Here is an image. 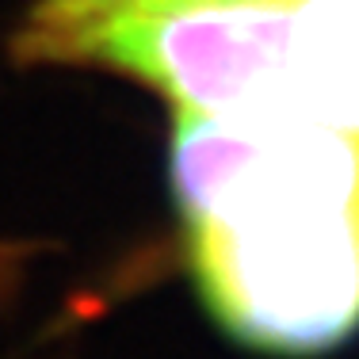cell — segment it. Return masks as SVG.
Returning <instances> with one entry per match:
<instances>
[{"label": "cell", "mask_w": 359, "mask_h": 359, "mask_svg": "<svg viewBox=\"0 0 359 359\" xmlns=\"http://www.w3.org/2000/svg\"><path fill=\"white\" fill-rule=\"evenodd\" d=\"M283 118L359 142V0H298L283 57Z\"/></svg>", "instance_id": "cell-3"}, {"label": "cell", "mask_w": 359, "mask_h": 359, "mask_svg": "<svg viewBox=\"0 0 359 359\" xmlns=\"http://www.w3.org/2000/svg\"><path fill=\"white\" fill-rule=\"evenodd\" d=\"M172 191L199 294L233 340L318 355L359 329V142L176 111Z\"/></svg>", "instance_id": "cell-1"}, {"label": "cell", "mask_w": 359, "mask_h": 359, "mask_svg": "<svg viewBox=\"0 0 359 359\" xmlns=\"http://www.w3.org/2000/svg\"><path fill=\"white\" fill-rule=\"evenodd\" d=\"M298 0H39L15 31L23 65H104L176 111L241 126L283 118V57Z\"/></svg>", "instance_id": "cell-2"}]
</instances>
